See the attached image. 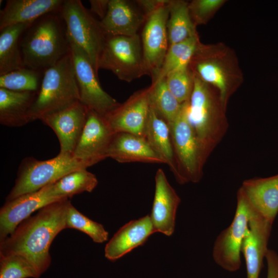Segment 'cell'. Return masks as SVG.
Returning <instances> with one entry per match:
<instances>
[{
	"mask_svg": "<svg viewBox=\"0 0 278 278\" xmlns=\"http://www.w3.org/2000/svg\"><path fill=\"white\" fill-rule=\"evenodd\" d=\"M68 40L79 90L80 101L89 109L105 116L119 103L101 86L98 75L86 53Z\"/></svg>",
	"mask_w": 278,
	"mask_h": 278,
	"instance_id": "cell-11",
	"label": "cell"
},
{
	"mask_svg": "<svg viewBox=\"0 0 278 278\" xmlns=\"http://www.w3.org/2000/svg\"><path fill=\"white\" fill-rule=\"evenodd\" d=\"M40 71L24 67L0 76V88L18 92H38Z\"/></svg>",
	"mask_w": 278,
	"mask_h": 278,
	"instance_id": "cell-31",
	"label": "cell"
},
{
	"mask_svg": "<svg viewBox=\"0 0 278 278\" xmlns=\"http://www.w3.org/2000/svg\"><path fill=\"white\" fill-rule=\"evenodd\" d=\"M51 184L36 192L6 201L0 210V241L11 235L18 225L33 212L62 199L53 195Z\"/></svg>",
	"mask_w": 278,
	"mask_h": 278,
	"instance_id": "cell-14",
	"label": "cell"
},
{
	"mask_svg": "<svg viewBox=\"0 0 278 278\" xmlns=\"http://www.w3.org/2000/svg\"><path fill=\"white\" fill-rule=\"evenodd\" d=\"M155 183L150 217L155 232L169 236L175 231L176 213L181 199L161 168L156 172Z\"/></svg>",
	"mask_w": 278,
	"mask_h": 278,
	"instance_id": "cell-18",
	"label": "cell"
},
{
	"mask_svg": "<svg viewBox=\"0 0 278 278\" xmlns=\"http://www.w3.org/2000/svg\"><path fill=\"white\" fill-rule=\"evenodd\" d=\"M63 0H8L0 11V31L21 23H33L43 16L60 10Z\"/></svg>",
	"mask_w": 278,
	"mask_h": 278,
	"instance_id": "cell-23",
	"label": "cell"
},
{
	"mask_svg": "<svg viewBox=\"0 0 278 278\" xmlns=\"http://www.w3.org/2000/svg\"><path fill=\"white\" fill-rule=\"evenodd\" d=\"M38 92H18L0 88V123L11 127L30 122L29 112Z\"/></svg>",
	"mask_w": 278,
	"mask_h": 278,
	"instance_id": "cell-24",
	"label": "cell"
},
{
	"mask_svg": "<svg viewBox=\"0 0 278 278\" xmlns=\"http://www.w3.org/2000/svg\"><path fill=\"white\" fill-rule=\"evenodd\" d=\"M239 189L252 208L273 223L278 213V174L245 180Z\"/></svg>",
	"mask_w": 278,
	"mask_h": 278,
	"instance_id": "cell-21",
	"label": "cell"
},
{
	"mask_svg": "<svg viewBox=\"0 0 278 278\" xmlns=\"http://www.w3.org/2000/svg\"><path fill=\"white\" fill-rule=\"evenodd\" d=\"M54 13L36 21L25 31L20 46L24 65L40 71L55 65L70 51L65 28Z\"/></svg>",
	"mask_w": 278,
	"mask_h": 278,
	"instance_id": "cell-4",
	"label": "cell"
},
{
	"mask_svg": "<svg viewBox=\"0 0 278 278\" xmlns=\"http://www.w3.org/2000/svg\"><path fill=\"white\" fill-rule=\"evenodd\" d=\"M272 224L252 208L241 248L246 262L247 278H259L263 260L268 250Z\"/></svg>",
	"mask_w": 278,
	"mask_h": 278,
	"instance_id": "cell-17",
	"label": "cell"
},
{
	"mask_svg": "<svg viewBox=\"0 0 278 278\" xmlns=\"http://www.w3.org/2000/svg\"><path fill=\"white\" fill-rule=\"evenodd\" d=\"M186 106L187 101L182 103L178 116L169 125L176 166L175 177L181 184L199 182L206 161L188 119Z\"/></svg>",
	"mask_w": 278,
	"mask_h": 278,
	"instance_id": "cell-8",
	"label": "cell"
},
{
	"mask_svg": "<svg viewBox=\"0 0 278 278\" xmlns=\"http://www.w3.org/2000/svg\"><path fill=\"white\" fill-rule=\"evenodd\" d=\"M188 67L194 76L218 91L225 107L231 96L244 81L235 51L222 42H200Z\"/></svg>",
	"mask_w": 278,
	"mask_h": 278,
	"instance_id": "cell-2",
	"label": "cell"
},
{
	"mask_svg": "<svg viewBox=\"0 0 278 278\" xmlns=\"http://www.w3.org/2000/svg\"><path fill=\"white\" fill-rule=\"evenodd\" d=\"M252 210V206L239 189L233 220L217 237L213 248L214 260L227 271L234 272L240 267L241 248Z\"/></svg>",
	"mask_w": 278,
	"mask_h": 278,
	"instance_id": "cell-10",
	"label": "cell"
},
{
	"mask_svg": "<svg viewBox=\"0 0 278 278\" xmlns=\"http://www.w3.org/2000/svg\"><path fill=\"white\" fill-rule=\"evenodd\" d=\"M32 23H21L5 28L0 34V76L24 67L19 39Z\"/></svg>",
	"mask_w": 278,
	"mask_h": 278,
	"instance_id": "cell-26",
	"label": "cell"
},
{
	"mask_svg": "<svg viewBox=\"0 0 278 278\" xmlns=\"http://www.w3.org/2000/svg\"><path fill=\"white\" fill-rule=\"evenodd\" d=\"M60 12L67 39L88 56L98 75V63L106 35L100 23L79 0L64 1Z\"/></svg>",
	"mask_w": 278,
	"mask_h": 278,
	"instance_id": "cell-9",
	"label": "cell"
},
{
	"mask_svg": "<svg viewBox=\"0 0 278 278\" xmlns=\"http://www.w3.org/2000/svg\"><path fill=\"white\" fill-rule=\"evenodd\" d=\"M154 233L149 215L131 220L121 227L106 244L105 256L109 260L115 261L143 245Z\"/></svg>",
	"mask_w": 278,
	"mask_h": 278,
	"instance_id": "cell-20",
	"label": "cell"
},
{
	"mask_svg": "<svg viewBox=\"0 0 278 278\" xmlns=\"http://www.w3.org/2000/svg\"><path fill=\"white\" fill-rule=\"evenodd\" d=\"M167 30L169 46L198 36L188 9V2L169 0Z\"/></svg>",
	"mask_w": 278,
	"mask_h": 278,
	"instance_id": "cell-27",
	"label": "cell"
},
{
	"mask_svg": "<svg viewBox=\"0 0 278 278\" xmlns=\"http://www.w3.org/2000/svg\"><path fill=\"white\" fill-rule=\"evenodd\" d=\"M146 17L136 1L110 0L107 13L100 21L106 36H133Z\"/></svg>",
	"mask_w": 278,
	"mask_h": 278,
	"instance_id": "cell-19",
	"label": "cell"
},
{
	"mask_svg": "<svg viewBox=\"0 0 278 278\" xmlns=\"http://www.w3.org/2000/svg\"><path fill=\"white\" fill-rule=\"evenodd\" d=\"M193 77L194 88L187 101V115L206 161L226 132L227 107L216 89Z\"/></svg>",
	"mask_w": 278,
	"mask_h": 278,
	"instance_id": "cell-3",
	"label": "cell"
},
{
	"mask_svg": "<svg viewBox=\"0 0 278 278\" xmlns=\"http://www.w3.org/2000/svg\"><path fill=\"white\" fill-rule=\"evenodd\" d=\"M39 278L36 270L19 255H0V278Z\"/></svg>",
	"mask_w": 278,
	"mask_h": 278,
	"instance_id": "cell-34",
	"label": "cell"
},
{
	"mask_svg": "<svg viewBox=\"0 0 278 278\" xmlns=\"http://www.w3.org/2000/svg\"><path fill=\"white\" fill-rule=\"evenodd\" d=\"M265 259L267 264V278H278V254L268 249Z\"/></svg>",
	"mask_w": 278,
	"mask_h": 278,
	"instance_id": "cell-36",
	"label": "cell"
},
{
	"mask_svg": "<svg viewBox=\"0 0 278 278\" xmlns=\"http://www.w3.org/2000/svg\"><path fill=\"white\" fill-rule=\"evenodd\" d=\"M166 0H137V5L143 11L145 15L147 17L162 5Z\"/></svg>",
	"mask_w": 278,
	"mask_h": 278,
	"instance_id": "cell-37",
	"label": "cell"
},
{
	"mask_svg": "<svg viewBox=\"0 0 278 278\" xmlns=\"http://www.w3.org/2000/svg\"><path fill=\"white\" fill-rule=\"evenodd\" d=\"M66 227L85 233L96 243H103L108 238V232L101 224L83 215L71 203L67 213Z\"/></svg>",
	"mask_w": 278,
	"mask_h": 278,
	"instance_id": "cell-32",
	"label": "cell"
},
{
	"mask_svg": "<svg viewBox=\"0 0 278 278\" xmlns=\"http://www.w3.org/2000/svg\"><path fill=\"white\" fill-rule=\"evenodd\" d=\"M68 198L51 203L22 221L0 241V255H19L26 259L40 276L49 267V248L56 236L66 229Z\"/></svg>",
	"mask_w": 278,
	"mask_h": 278,
	"instance_id": "cell-1",
	"label": "cell"
},
{
	"mask_svg": "<svg viewBox=\"0 0 278 278\" xmlns=\"http://www.w3.org/2000/svg\"><path fill=\"white\" fill-rule=\"evenodd\" d=\"M115 132L105 117L89 109L84 127L73 155L88 167L108 158Z\"/></svg>",
	"mask_w": 278,
	"mask_h": 278,
	"instance_id": "cell-13",
	"label": "cell"
},
{
	"mask_svg": "<svg viewBox=\"0 0 278 278\" xmlns=\"http://www.w3.org/2000/svg\"><path fill=\"white\" fill-rule=\"evenodd\" d=\"M165 79L168 89L180 103L189 100L194 88V77L188 65L170 72Z\"/></svg>",
	"mask_w": 278,
	"mask_h": 278,
	"instance_id": "cell-33",
	"label": "cell"
},
{
	"mask_svg": "<svg viewBox=\"0 0 278 278\" xmlns=\"http://www.w3.org/2000/svg\"><path fill=\"white\" fill-rule=\"evenodd\" d=\"M150 86V107L170 125L178 116L182 103L170 92L165 78L152 81Z\"/></svg>",
	"mask_w": 278,
	"mask_h": 278,
	"instance_id": "cell-29",
	"label": "cell"
},
{
	"mask_svg": "<svg viewBox=\"0 0 278 278\" xmlns=\"http://www.w3.org/2000/svg\"><path fill=\"white\" fill-rule=\"evenodd\" d=\"M98 69L109 70L119 79L128 82L150 76L140 35L106 36Z\"/></svg>",
	"mask_w": 278,
	"mask_h": 278,
	"instance_id": "cell-7",
	"label": "cell"
},
{
	"mask_svg": "<svg viewBox=\"0 0 278 278\" xmlns=\"http://www.w3.org/2000/svg\"><path fill=\"white\" fill-rule=\"evenodd\" d=\"M88 167L72 154L59 153L56 157L44 161L26 158L19 167L14 186L6 201L36 192L71 172Z\"/></svg>",
	"mask_w": 278,
	"mask_h": 278,
	"instance_id": "cell-6",
	"label": "cell"
},
{
	"mask_svg": "<svg viewBox=\"0 0 278 278\" xmlns=\"http://www.w3.org/2000/svg\"><path fill=\"white\" fill-rule=\"evenodd\" d=\"M89 108L80 100L70 107L45 115L41 120L56 134L61 153L73 155L87 118Z\"/></svg>",
	"mask_w": 278,
	"mask_h": 278,
	"instance_id": "cell-16",
	"label": "cell"
},
{
	"mask_svg": "<svg viewBox=\"0 0 278 278\" xmlns=\"http://www.w3.org/2000/svg\"><path fill=\"white\" fill-rule=\"evenodd\" d=\"M97 184L95 175L84 168L71 172L51 183V189L56 197L68 198L84 192H91Z\"/></svg>",
	"mask_w": 278,
	"mask_h": 278,
	"instance_id": "cell-28",
	"label": "cell"
},
{
	"mask_svg": "<svg viewBox=\"0 0 278 278\" xmlns=\"http://www.w3.org/2000/svg\"><path fill=\"white\" fill-rule=\"evenodd\" d=\"M200 43L197 36L169 46L159 73L153 81L164 78L170 72L188 65Z\"/></svg>",
	"mask_w": 278,
	"mask_h": 278,
	"instance_id": "cell-30",
	"label": "cell"
},
{
	"mask_svg": "<svg viewBox=\"0 0 278 278\" xmlns=\"http://www.w3.org/2000/svg\"><path fill=\"white\" fill-rule=\"evenodd\" d=\"M108 157L119 163L165 164L144 136L125 132L114 134Z\"/></svg>",
	"mask_w": 278,
	"mask_h": 278,
	"instance_id": "cell-22",
	"label": "cell"
},
{
	"mask_svg": "<svg viewBox=\"0 0 278 278\" xmlns=\"http://www.w3.org/2000/svg\"><path fill=\"white\" fill-rule=\"evenodd\" d=\"M143 136L175 176L176 166L169 126L151 107Z\"/></svg>",
	"mask_w": 278,
	"mask_h": 278,
	"instance_id": "cell-25",
	"label": "cell"
},
{
	"mask_svg": "<svg viewBox=\"0 0 278 278\" xmlns=\"http://www.w3.org/2000/svg\"><path fill=\"white\" fill-rule=\"evenodd\" d=\"M110 0H90L91 12L97 15L101 20L105 16Z\"/></svg>",
	"mask_w": 278,
	"mask_h": 278,
	"instance_id": "cell-38",
	"label": "cell"
},
{
	"mask_svg": "<svg viewBox=\"0 0 278 278\" xmlns=\"http://www.w3.org/2000/svg\"><path fill=\"white\" fill-rule=\"evenodd\" d=\"M150 86L134 92L105 117L115 133L143 136L150 108Z\"/></svg>",
	"mask_w": 278,
	"mask_h": 278,
	"instance_id": "cell-15",
	"label": "cell"
},
{
	"mask_svg": "<svg viewBox=\"0 0 278 278\" xmlns=\"http://www.w3.org/2000/svg\"><path fill=\"white\" fill-rule=\"evenodd\" d=\"M225 0H193L188 2L189 14L194 24H206L225 4Z\"/></svg>",
	"mask_w": 278,
	"mask_h": 278,
	"instance_id": "cell-35",
	"label": "cell"
},
{
	"mask_svg": "<svg viewBox=\"0 0 278 278\" xmlns=\"http://www.w3.org/2000/svg\"><path fill=\"white\" fill-rule=\"evenodd\" d=\"M169 1L166 0L147 17L142 33L144 58L152 81L157 77L169 47L167 30Z\"/></svg>",
	"mask_w": 278,
	"mask_h": 278,
	"instance_id": "cell-12",
	"label": "cell"
},
{
	"mask_svg": "<svg viewBox=\"0 0 278 278\" xmlns=\"http://www.w3.org/2000/svg\"><path fill=\"white\" fill-rule=\"evenodd\" d=\"M80 100L79 88L70 52L44 73L29 112L30 122L63 110Z\"/></svg>",
	"mask_w": 278,
	"mask_h": 278,
	"instance_id": "cell-5",
	"label": "cell"
}]
</instances>
